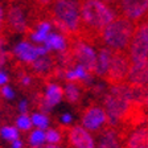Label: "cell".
I'll use <instances>...</instances> for the list:
<instances>
[{"label": "cell", "mask_w": 148, "mask_h": 148, "mask_svg": "<svg viewBox=\"0 0 148 148\" xmlns=\"http://www.w3.org/2000/svg\"><path fill=\"white\" fill-rule=\"evenodd\" d=\"M112 52L114 50H111L107 46L101 48L97 52V64L95 69H94V75H98L99 78H106L111 62V57H112Z\"/></svg>", "instance_id": "18"}, {"label": "cell", "mask_w": 148, "mask_h": 148, "mask_svg": "<svg viewBox=\"0 0 148 148\" xmlns=\"http://www.w3.org/2000/svg\"><path fill=\"white\" fill-rule=\"evenodd\" d=\"M16 92L15 90L12 89V86H9V85H4V86L0 87V97L4 99H7V101H12L13 98H15Z\"/></svg>", "instance_id": "27"}, {"label": "cell", "mask_w": 148, "mask_h": 148, "mask_svg": "<svg viewBox=\"0 0 148 148\" xmlns=\"http://www.w3.org/2000/svg\"><path fill=\"white\" fill-rule=\"evenodd\" d=\"M130 61L148 62V20L142 21L135 28V33L127 49Z\"/></svg>", "instance_id": "5"}, {"label": "cell", "mask_w": 148, "mask_h": 148, "mask_svg": "<svg viewBox=\"0 0 148 148\" xmlns=\"http://www.w3.org/2000/svg\"><path fill=\"white\" fill-rule=\"evenodd\" d=\"M82 95L79 83L77 82H66L64 85V98L69 103H78Z\"/></svg>", "instance_id": "21"}, {"label": "cell", "mask_w": 148, "mask_h": 148, "mask_svg": "<svg viewBox=\"0 0 148 148\" xmlns=\"http://www.w3.org/2000/svg\"><path fill=\"white\" fill-rule=\"evenodd\" d=\"M45 145V144H44ZM44 145H38V147H29V148H44Z\"/></svg>", "instance_id": "35"}, {"label": "cell", "mask_w": 148, "mask_h": 148, "mask_svg": "<svg viewBox=\"0 0 148 148\" xmlns=\"http://www.w3.org/2000/svg\"><path fill=\"white\" fill-rule=\"evenodd\" d=\"M18 83H20V86L23 87H31L32 86V83H33V78H32L31 74H28V73H18Z\"/></svg>", "instance_id": "28"}, {"label": "cell", "mask_w": 148, "mask_h": 148, "mask_svg": "<svg viewBox=\"0 0 148 148\" xmlns=\"http://www.w3.org/2000/svg\"><path fill=\"white\" fill-rule=\"evenodd\" d=\"M34 1H36L40 7H46V5H49V3L52 0H34Z\"/></svg>", "instance_id": "33"}, {"label": "cell", "mask_w": 148, "mask_h": 148, "mask_svg": "<svg viewBox=\"0 0 148 148\" xmlns=\"http://www.w3.org/2000/svg\"><path fill=\"white\" fill-rule=\"evenodd\" d=\"M147 123H148V120H147Z\"/></svg>", "instance_id": "37"}, {"label": "cell", "mask_w": 148, "mask_h": 148, "mask_svg": "<svg viewBox=\"0 0 148 148\" xmlns=\"http://www.w3.org/2000/svg\"><path fill=\"white\" fill-rule=\"evenodd\" d=\"M0 138L5 142L12 143L16 139H20V131L16 126H3L0 127Z\"/></svg>", "instance_id": "24"}, {"label": "cell", "mask_w": 148, "mask_h": 148, "mask_svg": "<svg viewBox=\"0 0 148 148\" xmlns=\"http://www.w3.org/2000/svg\"><path fill=\"white\" fill-rule=\"evenodd\" d=\"M126 82L131 86H148V62H131Z\"/></svg>", "instance_id": "16"}, {"label": "cell", "mask_w": 148, "mask_h": 148, "mask_svg": "<svg viewBox=\"0 0 148 148\" xmlns=\"http://www.w3.org/2000/svg\"><path fill=\"white\" fill-rule=\"evenodd\" d=\"M8 1H12L13 3V1H18V0H8Z\"/></svg>", "instance_id": "36"}, {"label": "cell", "mask_w": 148, "mask_h": 148, "mask_svg": "<svg viewBox=\"0 0 148 148\" xmlns=\"http://www.w3.org/2000/svg\"><path fill=\"white\" fill-rule=\"evenodd\" d=\"M0 98H1V97H0Z\"/></svg>", "instance_id": "38"}, {"label": "cell", "mask_w": 148, "mask_h": 148, "mask_svg": "<svg viewBox=\"0 0 148 148\" xmlns=\"http://www.w3.org/2000/svg\"><path fill=\"white\" fill-rule=\"evenodd\" d=\"M8 81H9V75L3 68L0 69V87L4 86V85H8Z\"/></svg>", "instance_id": "31"}, {"label": "cell", "mask_w": 148, "mask_h": 148, "mask_svg": "<svg viewBox=\"0 0 148 148\" xmlns=\"http://www.w3.org/2000/svg\"><path fill=\"white\" fill-rule=\"evenodd\" d=\"M135 24L128 18L119 16L108 23L99 33V40L115 52H127L135 33Z\"/></svg>", "instance_id": "4"}, {"label": "cell", "mask_w": 148, "mask_h": 148, "mask_svg": "<svg viewBox=\"0 0 148 148\" xmlns=\"http://www.w3.org/2000/svg\"><path fill=\"white\" fill-rule=\"evenodd\" d=\"M28 144H29V147H38V145L46 144L45 131L40 128L32 130L29 132V136H28Z\"/></svg>", "instance_id": "23"}, {"label": "cell", "mask_w": 148, "mask_h": 148, "mask_svg": "<svg viewBox=\"0 0 148 148\" xmlns=\"http://www.w3.org/2000/svg\"><path fill=\"white\" fill-rule=\"evenodd\" d=\"M66 138L71 148H95V140L92 134L81 124L69 127L66 130Z\"/></svg>", "instance_id": "12"}, {"label": "cell", "mask_w": 148, "mask_h": 148, "mask_svg": "<svg viewBox=\"0 0 148 148\" xmlns=\"http://www.w3.org/2000/svg\"><path fill=\"white\" fill-rule=\"evenodd\" d=\"M138 106L134 99V86L127 82L110 85L105 92L102 106L107 115V127L118 128L124 134L130 118Z\"/></svg>", "instance_id": "1"}, {"label": "cell", "mask_w": 148, "mask_h": 148, "mask_svg": "<svg viewBox=\"0 0 148 148\" xmlns=\"http://www.w3.org/2000/svg\"><path fill=\"white\" fill-rule=\"evenodd\" d=\"M4 25H5V23H4V8L0 4V34H1V31L4 29Z\"/></svg>", "instance_id": "32"}, {"label": "cell", "mask_w": 148, "mask_h": 148, "mask_svg": "<svg viewBox=\"0 0 148 148\" xmlns=\"http://www.w3.org/2000/svg\"><path fill=\"white\" fill-rule=\"evenodd\" d=\"M44 148H64V147H61L60 144H45Z\"/></svg>", "instance_id": "34"}, {"label": "cell", "mask_w": 148, "mask_h": 148, "mask_svg": "<svg viewBox=\"0 0 148 148\" xmlns=\"http://www.w3.org/2000/svg\"><path fill=\"white\" fill-rule=\"evenodd\" d=\"M42 45L46 46V49L49 50H54V52H62V50H66L69 48V41L68 37L65 34L60 33V32H50L48 36H46L45 41H44Z\"/></svg>", "instance_id": "19"}, {"label": "cell", "mask_w": 148, "mask_h": 148, "mask_svg": "<svg viewBox=\"0 0 148 148\" xmlns=\"http://www.w3.org/2000/svg\"><path fill=\"white\" fill-rule=\"evenodd\" d=\"M95 148H124L123 132L118 128L106 127L99 132Z\"/></svg>", "instance_id": "15"}, {"label": "cell", "mask_w": 148, "mask_h": 148, "mask_svg": "<svg viewBox=\"0 0 148 148\" xmlns=\"http://www.w3.org/2000/svg\"><path fill=\"white\" fill-rule=\"evenodd\" d=\"M48 53H49V50L46 49L45 45H42V44L41 45H33L27 40L17 42L12 49L13 57H16L23 64H32L40 56H45Z\"/></svg>", "instance_id": "10"}, {"label": "cell", "mask_w": 148, "mask_h": 148, "mask_svg": "<svg viewBox=\"0 0 148 148\" xmlns=\"http://www.w3.org/2000/svg\"><path fill=\"white\" fill-rule=\"evenodd\" d=\"M15 126L17 127L18 131H31L32 128V120L31 115L25 112V114H18V116L16 118Z\"/></svg>", "instance_id": "26"}, {"label": "cell", "mask_w": 148, "mask_h": 148, "mask_svg": "<svg viewBox=\"0 0 148 148\" xmlns=\"http://www.w3.org/2000/svg\"><path fill=\"white\" fill-rule=\"evenodd\" d=\"M45 140H46V144H61L62 132L58 128H46Z\"/></svg>", "instance_id": "25"}, {"label": "cell", "mask_w": 148, "mask_h": 148, "mask_svg": "<svg viewBox=\"0 0 148 148\" xmlns=\"http://www.w3.org/2000/svg\"><path fill=\"white\" fill-rule=\"evenodd\" d=\"M5 25L8 31L13 33H25L27 31H29L25 12L20 5H11L8 8Z\"/></svg>", "instance_id": "14"}, {"label": "cell", "mask_w": 148, "mask_h": 148, "mask_svg": "<svg viewBox=\"0 0 148 148\" xmlns=\"http://www.w3.org/2000/svg\"><path fill=\"white\" fill-rule=\"evenodd\" d=\"M81 126L90 132H101L107 127V115L105 108L99 105H90L83 110L81 115Z\"/></svg>", "instance_id": "8"}, {"label": "cell", "mask_w": 148, "mask_h": 148, "mask_svg": "<svg viewBox=\"0 0 148 148\" xmlns=\"http://www.w3.org/2000/svg\"><path fill=\"white\" fill-rule=\"evenodd\" d=\"M18 112L20 114H25V112H28V110H29V101L28 99H21V101L18 102Z\"/></svg>", "instance_id": "29"}, {"label": "cell", "mask_w": 148, "mask_h": 148, "mask_svg": "<svg viewBox=\"0 0 148 148\" xmlns=\"http://www.w3.org/2000/svg\"><path fill=\"white\" fill-rule=\"evenodd\" d=\"M29 65L34 74L40 75V77H50L53 75V71L56 69V60L48 53L45 56H40Z\"/></svg>", "instance_id": "17"}, {"label": "cell", "mask_w": 148, "mask_h": 148, "mask_svg": "<svg viewBox=\"0 0 148 148\" xmlns=\"http://www.w3.org/2000/svg\"><path fill=\"white\" fill-rule=\"evenodd\" d=\"M115 18L114 9L102 0H83L81 4V31L78 38L83 41L97 40L108 23Z\"/></svg>", "instance_id": "2"}, {"label": "cell", "mask_w": 148, "mask_h": 148, "mask_svg": "<svg viewBox=\"0 0 148 148\" xmlns=\"http://www.w3.org/2000/svg\"><path fill=\"white\" fill-rule=\"evenodd\" d=\"M71 122H73V115L70 112H64L61 115V123L64 126H70Z\"/></svg>", "instance_id": "30"}, {"label": "cell", "mask_w": 148, "mask_h": 148, "mask_svg": "<svg viewBox=\"0 0 148 148\" xmlns=\"http://www.w3.org/2000/svg\"><path fill=\"white\" fill-rule=\"evenodd\" d=\"M69 49L73 54L75 64H81L83 68H86L90 73L94 74L97 64V52L87 41H83L78 37H71Z\"/></svg>", "instance_id": "6"}, {"label": "cell", "mask_w": 148, "mask_h": 148, "mask_svg": "<svg viewBox=\"0 0 148 148\" xmlns=\"http://www.w3.org/2000/svg\"><path fill=\"white\" fill-rule=\"evenodd\" d=\"M130 66H131V61H130L127 52H115L114 50L107 75L105 78L106 82L108 85H118V83L126 82Z\"/></svg>", "instance_id": "7"}, {"label": "cell", "mask_w": 148, "mask_h": 148, "mask_svg": "<svg viewBox=\"0 0 148 148\" xmlns=\"http://www.w3.org/2000/svg\"><path fill=\"white\" fill-rule=\"evenodd\" d=\"M124 148H148V123H140L123 134Z\"/></svg>", "instance_id": "13"}, {"label": "cell", "mask_w": 148, "mask_h": 148, "mask_svg": "<svg viewBox=\"0 0 148 148\" xmlns=\"http://www.w3.org/2000/svg\"><path fill=\"white\" fill-rule=\"evenodd\" d=\"M64 99V87L57 82H46L45 89L41 95H37L36 105L40 111L49 114L52 108Z\"/></svg>", "instance_id": "9"}, {"label": "cell", "mask_w": 148, "mask_h": 148, "mask_svg": "<svg viewBox=\"0 0 148 148\" xmlns=\"http://www.w3.org/2000/svg\"><path fill=\"white\" fill-rule=\"evenodd\" d=\"M50 21L60 33L66 37H77L81 31V5L77 0H54Z\"/></svg>", "instance_id": "3"}, {"label": "cell", "mask_w": 148, "mask_h": 148, "mask_svg": "<svg viewBox=\"0 0 148 148\" xmlns=\"http://www.w3.org/2000/svg\"><path fill=\"white\" fill-rule=\"evenodd\" d=\"M50 32H52V21H49V20H41V21L37 23L36 28H34L33 31L29 32V38L34 44L41 45V44H44L46 36Z\"/></svg>", "instance_id": "20"}, {"label": "cell", "mask_w": 148, "mask_h": 148, "mask_svg": "<svg viewBox=\"0 0 148 148\" xmlns=\"http://www.w3.org/2000/svg\"><path fill=\"white\" fill-rule=\"evenodd\" d=\"M31 120H32V126L36 128H40L45 131L46 128H49L50 119L48 116V114L42 112V111H36L31 114Z\"/></svg>", "instance_id": "22"}, {"label": "cell", "mask_w": 148, "mask_h": 148, "mask_svg": "<svg viewBox=\"0 0 148 148\" xmlns=\"http://www.w3.org/2000/svg\"><path fill=\"white\" fill-rule=\"evenodd\" d=\"M122 16L131 21L148 20V0H119Z\"/></svg>", "instance_id": "11"}]
</instances>
